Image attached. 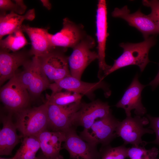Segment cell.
Wrapping results in <instances>:
<instances>
[{
	"label": "cell",
	"instance_id": "1",
	"mask_svg": "<svg viewBox=\"0 0 159 159\" xmlns=\"http://www.w3.org/2000/svg\"><path fill=\"white\" fill-rule=\"evenodd\" d=\"M156 42L155 38L151 36L139 43L120 44V46L123 48V52L114 60L106 77L119 69L132 65L138 66L140 71L143 72L147 64L150 62L148 57L149 52Z\"/></svg>",
	"mask_w": 159,
	"mask_h": 159
},
{
	"label": "cell",
	"instance_id": "2",
	"mask_svg": "<svg viewBox=\"0 0 159 159\" xmlns=\"http://www.w3.org/2000/svg\"><path fill=\"white\" fill-rule=\"evenodd\" d=\"M47 103L46 102L37 107L25 108L17 112V129L22 136H37L47 130L48 121Z\"/></svg>",
	"mask_w": 159,
	"mask_h": 159
},
{
	"label": "cell",
	"instance_id": "3",
	"mask_svg": "<svg viewBox=\"0 0 159 159\" xmlns=\"http://www.w3.org/2000/svg\"><path fill=\"white\" fill-rule=\"evenodd\" d=\"M119 122L111 113L96 121L89 128L83 129L79 136L87 142L107 146L117 136L116 130Z\"/></svg>",
	"mask_w": 159,
	"mask_h": 159
},
{
	"label": "cell",
	"instance_id": "4",
	"mask_svg": "<svg viewBox=\"0 0 159 159\" xmlns=\"http://www.w3.org/2000/svg\"><path fill=\"white\" fill-rule=\"evenodd\" d=\"M94 39L91 36H86L74 47L68 57V62L71 75L81 80L82 74L87 67L98 59L97 53L91 50L95 46Z\"/></svg>",
	"mask_w": 159,
	"mask_h": 159
},
{
	"label": "cell",
	"instance_id": "5",
	"mask_svg": "<svg viewBox=\"0 0 159 159\" xmlns=\"http://www.w3.org/2000/svg\"><path fill=\"white\" fill-rule=\"evenodd\" d=\"M149 122L148 118L145 117L127 116L122 121L120 122L116 129V134L123 140L125 145L131 144L136 147L140 145L145 146L148 142L143 141L142 136L145 134L154 133L153 130L143 127Z\"/></svg>",
	"mask_w": 159,
	"mask_h": 159
},
{
	"label": "cell",
	"instance_id": "6",
	"mask_svg": "<svg viewBox=\"0 0 159 159\" xmlns=\"http://www.w3.org/2000/svg\"><path fill=\"white\" fill-rule=\"evenodd\" d=\"M96 36L97 42L99 71L98 77L102 80L111 67L105 61L106 42L107 32V10L106 1L98 0L96 15Z\"/></svg>",
	"mask_w": 159,
	"mask_h": 159
},
{
	"label": "cell",
	"instance_id": "7",
	"mask_svg": "<svg viewBox=\"0 0 159 159\" xmlns=\"http://www.w3.org/2000/svg\"><path fill=\"white\" fill-rule=\"evenodd\" d=\"M0 97L6 108L16 113L26 108L29 100L28 91L16 75L1 87Z\"/></svg>",
	"mask_w": 159,
	"mask_h": 159
},
{
	"label": "cell",
	"instance_id": "8",
	"mask_svg": "<svg viewBox=\"0 0 159 159\" xmlns=\"http://www.w3.org/2000/svg\"><path fill=\"white\" fill-rule=\"evenodd\" d=\"M49 88L52 91V93L60 92L64 89L85 95L92 101L95 97L94 92L98 89H102L105 92V95L107 96H109L110 93L107 85L103 80L94 83L87 82L71 75L56 82L50 83Z\"/></svg>",
	"mask_w": 159,
	"mask_h": 159
},
{
	"label": "cell",
	"instance_id": "9",
	"mask_svg": "<svg viewBox=\"0 0 159 159\" xmlns=\"http://www.w3.org/2000/svg\"><path fill=\"white\" fill-rule=\"evenodd\" d=\"M111 113L107 102L99 100L89 103L81 102L78 110L75 113L72 120V125L75 128L78 126L86 129L97 120L104 118Z\"/></svg>",
	"mask_w": 159,
	"mask_h": 159
},
{
	"label": "cell",
	"instance_id": "10",
	"mask_svg": "<svg viewBox=\"0 0 159 159\" xmlns=\"http://www.w3.org/2000/svg\"><path fill=\"white\" fill-rule=\"evenodd\" d=\"M76 128L72 127L64 132L66 138L63 148L66 150L70 159H100L97 145L87 142L77 134Z\"/></svg>",
	"mask_w": 159,
	"mask_h": 159
},
{
	"label": "cell",
	"instance_id": "11",
	"mask_svg": "<svg viewBox=\"0 0 159 159\" xmlns=\"http://www.w3.org/2000/svg\"><path fill=\"white\" fill-rule=\"evenodd\" d=\"M56 48L48 54L39 57L42 68L49 80L56 82L71 75L68 57Z\"/></svg>",
	"mask_w": 159,
	"mask_h": 159
},
{
	"label": "cell",
	"instance_id": "12",
	"mask_svg": "<svg viewBox=\"0 0 159 159\" xmlns=\"http://www.w3.org/2000/svg\"><path fill=\"white\" fill-rule=\"evenodd\" d=\"M47 103L48 128L52 131L65 132L71 127L75 113L79 109L81 101L68 105L59 106Z\"/></svg>",
	"mask_w": 159,
	"mask_h": 159
},
{
	"label": "cell",
	"instance_id": "13",
	"mask_svg": "<svg viewBox=\"0 0 159 159\" xmlns=\"http://www.w3.org/2000/svg\"><path fill=\"white\" fill-rule=\"evenodd\" d=\"M112 15L113 17L125 20L129 25L140 32L145 39L151 35L159 34V29L148 15L144 14L140 9L131 14L127 6H125L121 8H115Z\"/></svg>",
	"mask_w": 159,
	"mask_h": 159
},
{
	"label": "cell",
	"instance_id": "14",
	"mask_svg": "<svg viewBox=\"0 0 159 159\" xmlns=\"http://www.w3.org/2000/svg\"><path fill=\"white\" fill-rule=\"evenodd\" d=\"M81 25H77L68 18L63 19L61 30L54 34L49 33L51 43L54 47L73 48L87 35Z\"/></svg>",
	"mask_w": 159,
	"mask_h": 159
},
{
	"label": "cell",
	"instance_id": "15",
	"mask_svg": "<svg viewBox=\"0 0 159 159\" xmlns=\"http://www.w3.org/2000/svg\"><path fill=\"white\" fill-rule=\"evenodd\" d=\"M145 86L139 82L137 74L115 106L123 109L127 116H131V111L133 110L136 115L143 116L146 113V110L142 103L141 95Z\"/></svg>",
	"mask_w": 159,
	"mask_h": 159
},
{
	"label": "cell",
	"instance_id": "16",
	"mask_svg": "<svg viewBox=\"0 0 159 159\" xmlns=\"http://www.w3.org/2000/svg\"><path fill=\"white\" fill-rule=\"evenodd\" d=\"M21 28L23 32L28 35L31 42L30 55L38 57H42L56 48L52 45L47 29L32 27L28 25H22Z\"/></svg>",
	"mask_w": 159,
	"mask_h": 159
},
{
	"label": "cell",
	"instance_id": "17",
	"mask_svg": "<svg viewBox=\"0 0 159 159\" xmlns=\"http://www.w3.org/2000/svg\"><path fill=\"white\" fill-rule=\"evenodd\" d=\"M43 155L47 159H64L60 151L62 143L64 142V132L49 131L46 130L37 136Z\"/></svg>",
	"mask_w": 159,
	"mask_h": 159
},
{
	"label": "cell",
	"instance_id": "18",
	"mask_svg": "<svg viewBox=\"0 0 159 159\" xmlns=\"http://www.w3.org/2000/svg\"><path fill=\"white\" fill-rule=\"evenodd\" d=\"M28 61L25 53L22 51L10 53L0 49V85L13 77L18 68L21 66H23Z\"/></svg>",
	"mask_w": 159,
	"mask_h": 159
},
{
	"label": "cell",
	"instance_id": "19",
	"mask_svg": "<svg viewBox=\"0 0 159 159\" xmlns=\"http://www.w3.org/2000/svg\"><path fill=\"white\" fill-rule=\"evenodd\" d=\"M1 121L3 127L0 131V155H11L22 136L17 134V129L12 121L11 114L2 117Z\"/></svg>",
	"mask_w": 159,
	"mask_h": 159
},
{
	"label": "cell",
	"instance_id": "20",
	"mask_svg": "<svg viewBox=\"0 0 159 159\" xmlns=\"http://www.w3.org/2000/svg\"><path fill=\"white\" fill-rule=\"evenodd\" d=\"M34 9L29 10L24 15H19L13 11L6 14L3 13L0 16V39L21 27L25 20L32 21L35 17Z\"/></svg>",
	"mask_w": 159,
	"mask_h": 159
},
{
	"label": "cell",
	"instance_id": "21",
	"mask_svg": "<svg viewBox=\"0 0 159 159\" xmlns=\"http://www.w3.org/2000/svg\"><path fill=\"white\" fill-rule=\"evenodd\" d=\"M39 148V142L37 136L24 137L21 146L12 157L13 159H35Z\"/></svg>",
	"mask_w": 159,
	"mask_h": 159
},
{
	"label": "cell",
	"instance_id": "22",
	"mask_svg": "<svg viewBox=\"0 0 159 159\" xmlns=\"http://www.w3.org/2000/svg\"><path fill=\"white\" fill-rule=\"evenodd\" d=\"M20 28L10 33L5 38L0 40V49L8 52L18 51L28 44Z\"/></svg>",
	"mask_w": 159,
	"mask_h": 159
},
{
	"label": "cell",
	"instance_id": "23",
	"mask_svg": "<svg viewBox=\"0 0 159 159\" xmlns=\"http://www.w3.org/2000/svg\"><path fill=\"white\" fill-rule=\"evenodd\" d=\"M82 95L76 92L67 91L52 93L47 96V102L49 104L59 106H65L81 101Z\"/></svg>",
	"mask_w": 159,
	"mask_h": 159
},
{
	"label": "cell",
	"instance_id": "24",
	"mask_svg": "<svg viewBox=\"0 0 159 159\" xmlns=\"http://www.w3.org/2000/svg\"><path fill=\"white\" fill-rule=\"evenodd\" d=\"M50 84L42 68L40 62L32 82L27 90L33 96H37L45 89L49 88Z\"/></svg>",
	"mask_w": 159,
	"mask_h": 159
},
{
	"label": "cell",
	"instance_id": "25",
	"mask_svg": "<svg viewBox=\"0 0 159 159\" xmlns=\"http://www.w3.org/2000/svg\"><path fill=\"white\" fill-rule=\"evenodd\" d=\"M158 153V149L155 147L147 150L145 146H133L128 148L127 155L130 159H159Z\"/></svg>",
	"mask_w": 159,
	"mask_h": 159
},
{
	"label": "cell",
	"instance_id": "26",
	"mask_svg": "<svg viewBox=\"0 0 159 159\" xmlns=\"http://www.w3.org/2000/svg\"><path fill=\"white\" fill-rule=\"evenodd\" d=\"M128 150L124 145L115 147L110 145L102 146L99 151L100 159H125L128 157Z\"/></svg>",
	"mask_w": 159,
	"mask_h": 159
},
{
	"label": "cell",
	"instance_id": "27",
	"mask_svg": "<svg viewBox=\"0 0 159 159\" xmlns=\"http://www.w3.org/2000/svg\"><path fill=\"white\" fill-rule=\"evenodd\" d=\"M142 3L151 8V12L148 15L159 29V1L144 0Z\"/></svg>",
	"mask_w": 159,
	"mask_h": 159
},
{
	"label": "cell",
	"instance_id": "28",
	"mask_svg": "<svg viewBox=\"0 0 159 159\" xmlns=\"http://www.w3.org/2000/svg\"><path fill=\"white\" fill-rule=\"evenodd\" d=\"M12 1L10 0H0V9L3 13L6 11H11L17 14L19 12V4L17 0Z\"/></svg>",
	"mask_w": 159,
	"mask_h": 159
},
{
	"label": "cell",
	"instance_id": "29",
	"mask_svg": "<svg viewBox=\"0 0 159 159\" xmlns=\"http://www.w3.org/2000/svg\"><path fill=\"white\" fill-rule=\"evenodd\" d=\"M149 85L151 86L153 90L155 89L159 85V69L157 75L154 79L149 83Z\"/></svg>",
	"mask_w": 159,
	"mask_h": 159
},
{
	"label": "cell",
	"instance_id": "30",
	"mask_svg": "<svg viewBox=\"0 0 159 159\" xmlns=\"http://www.w3.org/2000/svg\"><path fill=\"white\" fill-rule=\"evenodd\" d=\"M153 131L155 133L156 136V138L154 141L148 142V143L155 144L159 145V129L154 130Z\"/></svg>",
	"mask_w": 159,
	"mask_h": 159
},
{
	"label": "cell",
	"instance_id": "31",
	"mask_svg": "<svg viewBox=\"0 0 159 159\" xmlns=\"http://www.w3.org/2000/svg\"><path fill=\"white\" fill-rule=\"evenodd\" d=\"M43 6L46 7L47 9L50 10L52 7L51 4L49 0H41Z\"/></svg>",
	"mask_w": 159,
	"mask_h": 159
},
{
	"label": "cell",
	"instance_id": "32",
	"mask_svg": "<svg viewBox=\"0 0 159 159\" xmlns=\"http://www.w3.org/2000/svg\"><path fill=\"white\" fill-rule=\"evenodd\" d=\"M35 159H47L43 155L42 156H38L37 157H36Z\"/></svg>",
	"mask_w": 159,
	"mask_h": 159
},
{
	"label": "cell",
	"instance_id": "33",
	"mask_svg": "<svg viewBox=\"0 0 159 159\" xmlns=\"http://www.w3.org/2000/svg\"><path fill=\"white\" fill-rule=\"evenodd\" d=\"M0 159H13V158L12 157V158H0Z\"/></svg>",
	"mask_w": 159,
	"mask_h": 159
}]
</instances>
